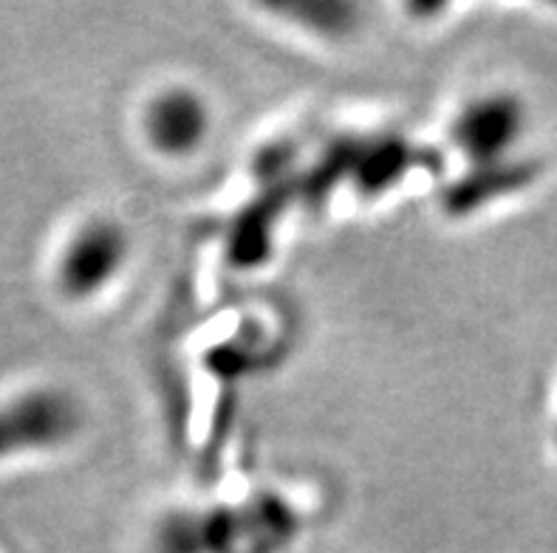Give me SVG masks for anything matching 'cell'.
<instances>
[{
  "label": "cell",
  "instance_id": "cell-1",
  "mask_svg": "<svg viewBox=\"0 0 557 553\" xmlns=\"http://www.w3.org/2000/svg\"><path fill=\"white\" fill-rule=\"evenodd\" d=\"M521 127L523 108L518 105V99L495 93V97L475 99L473 105L461 111L453 125V141L479 167L502 164L507 162V153L521 136Z\"/></svg>",
  "mask_w": 557,
  "mask_h": 553
},
{
  "label": "cell",
  "instance_id": "cell-2",
  "mask_svg": "<svg viewBox=\"0 0 557 553\" xmlns=\"http://www.w3.org/2000/svg\"><path fill=\"white\" fill-rule=\"evenodd\" d=\"M125 260V235L113 224H88L71 238L60 260V286L69 297H91L113 280Z\"/></svg>",
  "mask_w": 557,
  "mask_h": 553
},
{
  "label": "cell",
  "instance_id": "cell-3",
  "mask_svg": "<svg viewBox=\"0 0 557 553\" xmlns=\"http://www.w3.org/2000/svg\"><path fill=\"white\" fill-rule=\"evenodd\" d=\"M74 429V406L57 392H32L0 410V461L23 449L51 447Z\"/></svg>",
  "mask_w": 557,
  "mask_h": 553
},
{
  "label": "cell",
  "instance_id": "cell-4",
  "mask_svg": "<svg viewBox=\"0 0 557 553\" xmlns=\"http://www.w3.org/2000/svg\"><path fill=\"white\" fill-rule=\"evenodd\" d=\"M210 116L205 102L190 91H168L150 102L145 113V134L156 150L184 155L196 150L207 136Z\"/></svg>",
  "mask_w": 557,
  "mask_h": 553
},
{
  "label": "cell",
  "instance_id": "cell-5",
  "mask_svg": "<svg viewBox=\"0 0 557 553\" xmlns=\"http://www.w3.org/2000/svg\"><path fill=\"white\" fill-rule=\"evenodd\" d=\"M521 167H507V164H484L479 167V176L473 181H461L459 187H453V192L447 196L450 201V210H473L479 206V201L490 196H502V192H509V189H516L518 184L523 181Z\"/></svg>",
  "mask_w": 557,
  "mask_h": 553
},
{
  "label": "cell",
  "instance_id": "cell-6",
  "mask_svg": "<svg viewBox=\"0 0 557 553\" xmlns=\"http://www.w3.org/2000/svg\"><path fill=\"white\" fill-rule=\"evenodd\" d=\"M357 159V155H354ZM410 164V155L405 153L403 144L396 141H382L374 150L362 153V159L354 162V176L366 192H382V189L394 184V178L399 173H405V167Z\"/></svg>",
  "mask_w": 557,
  "mask_h": 553
}]
</instances>
